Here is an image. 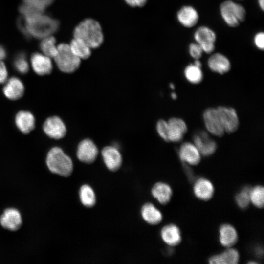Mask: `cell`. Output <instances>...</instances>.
Listing matches in <instances>:
<instances>
[{"label": "cell", "instance_id": "1", "mask_svg": "<svg viewBox=\"0 0 264 264\" xmlns=\"http://www.w3.org/2000/svg\"><path fill=\"white\" fill-rule=\"evenodd\" d=\"M23 22L28 37L43 39L51 36L59 27V22L43 13L24 18Z\"/></svg>", "mask_w": 264, "mask_h": 264}, {"label": "cell", "instance_id": "2", "mask_svg": "<svg viewBox=\"0 0 264 264\" xmlns=\"http://www.w3.org/2000/svg\"><path fill=\"white\" fill-rule=\"evenodd\" d=\"M73 36L82 39L91 49L99 47L104 38L100 23L92 18H87L80 22L74 29Z\"/></svg>", "mask_w": 264, "mask_h": 264}, {"label": "cell", "instance_id": "3", "mask_svg": "<svg viewBox=\"0 0 264 264\" xmlns=\"http://www.w3.org/2000/svg\"><path fill=\"white\" fill-rule=\"evenodd\" d=\"M46 161L50 171L60 176L67 177L73 171L71 159L59 147H55L50 150Z\"/></svg>", "mask_w": 264, "mask_h": 264}, {"label": "cell", "instance_id": "4", "mask_svg": "<svg viewBox=\"0 0 264 264\" xmlns=\"http://www.w3.org/2000/svg\"><path fill=\"white\" fill-rule=\"evenodd\" d=\"M220 12L224 22L229 27H236L246 17V10L241 4L232 0L223 1L220 6Z\"/></svg>", "mask_w": 264, "mask_h": 264}, {"label": "cell", "instance_id": "5", "mask_svg": "<svg viewBox=\"0 0 264 264\" xmlns=\"http://www.w3.org/2000/svg\"><path fill=\"white\" fill-rule=\"evenodd\" d=\"M54 59L58 68L66 73H73L78 69L81 61L72 53L69 44L65 43L57 46V53Z\"/></svg>", "mask_w": 264, "mask_h": 264}, {"label": "cell", "instance_id": "6", "mask_svg": "<svg viewBox=\"0 0 264 264\" xmlns=\"http://www.w3.org/2000/svg\"><path fill=\"white\" fill-rule=\"evenodd\" d=\"M195 42L201 46L203 52L211 54L215 50L217 35L215 31L206 26L198 27L194 32Z\"/></svg>", "mask_w": 264, "mask_h": 264}, {"label": "cell", "instance_id": "7", "mask_svg": "<svg viewBox=\"0 0 264 264\" xmlns=\"http://www.w3.org/2000/svg\"><path fill=\"white\" fill-rule=\"evenodd\" d=\"M203 120L209 132L216 136H222L225 132L217 108H208L204 112Z\"/></svg>", "mask_w": 264, "mask_h": 264}, {"label": "cell", "instance_id": "8", "mask_svg": "<svg viewBox=\"0 0 264 264\" xmlns=\"http://www.w3.org/2000/svg\"><path fill=\"white\" fill-rule=\"evenodd\" d=\"M98 149L96 144L90 139L82 140L77 149V156L78 159L85 163H93L98 155Z\"/></svg>", "mask_w": 264, "mask_h": 264}, {"label": "cell", "instance_id": "9", "mask_svg": "<svg viewBox=\"0 0 264 264\" xmlns=\"http://www.w3.org/2000/svg\"><path fill=\"white\" fill-rule=\"evenodd\" d=\"M225 132H235L238 128L239 119L236 110L232 108L219 106L217 108Z\"/></svg>", "mask_w": 264, "mask_h": 264}, {"label": "cell", "instance_id": "10", "mask_svg": "<svg viewBox=\"0 0 264 264\" xmlns=\"http://www.w3.org/2000/svg\"><path fill=\"white\" fill-rule=\"evenodd\" d=\"M43 130L47 136L55 139L63 138L66 132L64 122L56 116L50 117L45 121L43 125Z\"/></svg>", "mask_w": 264, "mask_h": 264}, {"label": "cell", "instance_id": "11", "mask_svg": "<svg viewBox=\"0 0 264 264\" xmlns=\"http://www.w3.org/2000/svg\"><path fill=\"white\" fill-rule=\"evenodd\" d=\"M101 155L107 168L110 171H116L121 166L122 157L117 148L112 146H107L103 148Z\"/></svg>", "mask_w": 264, "mask_h": 264}, {"label": "cell", "instance_id": "12", "mask_svg": "<svg viewBox=\"0 0 264 264\" xmlns=\"http://www.w3.org/2000/svg\"><path fill=\"white\" fill-rule=\"evenodd\" d=\"M194 144L200 154L204 156L212 154L216 151V142L210 139L208 133L201 131L196 134L193 137Z\"/></svg>", "mask_w": 264, "mask_h": 264}, {"label": "cell", "instance_id": "13", "mask_svg": "<svg viewBox=\"0 0 264 264\" xmlns=\"http://www.w3.org/2000/svg\"><path fill=\"white\" fill-rule=\"evenodd\" d=\"M178 22L185 28H192L198 22L199 16L198 11L191 5L182 6L176 13Z\"/></svg>", "mask_w": 264, "mask_h": 264}, {"label": "cell", "instance_id": "14", "mask_svg": "<svg viewBox=\"0 0 264 264\" xmlns=\"http://www.w3.org/2000/svg\"><path fill=\"white\" fill-rule=\"evenodd\" d=\"M31 64L34 72L39 75L48 74L53 68L50 58L41 53H33L31 57Z\"/></svg>", "mask_w": 264, "mask_h": 264}, {"label": "cell", "instance_id": "15", "mask_svg": "<svg viewBox=\"0 0 264 264\" xmlns=\"http://www.w3.org/2000/svg\"><path fill=\"white\" fill-rule=\"evenodd\" d=\"M0 223L4 228L11 231L17 230L22 224L21 214L16 209H7L0 216Z\"/></svg>", "mask_w": 264, "mask_h": 264}, {"label": "cell", "instance_id": "16", "mask_svg": "<svg viewBox=\"0 0 264 264\" xmlns=\"http://www.w3.org/2000/svg\"><path fill=\"white\" fill-rule=\"evenodd\" d=\"M180 159L190 165H196L200 161L201 154L194 144L190 142L183 143L179 150Z\"/></svg>", "mask_w": 264, "mask_h": 264}, {"label": "cell", "instance_id": "17", "mask_svg": "<svg viewBox=\"0 0 264 264\" xmlns=\"http://www.w3.org/2000/svg\"><path fill=\"white\" fill-rule=\"evenodd\" d=\"M168 141L177 142L180 141L186 132L187 127L185 122L178 118H172L168 121Z\"/></svg>", "mask_w": 264, "mask_h": 264}, {"label": "cell", "instance_id": "18", "mask_svg": "<svg viewBox=\"0 0 264 264\" xmlns=\"http://www.w3.org/2000/svg\"><path fill=\"white\" fill-rule=\"evenodd\" d=\"M207 65L212 71L222 74L229 71L231 63L228 58L220 53L212 54L208 59Z\"/></svg>", "mask_w": 264, "mask_h": 264}, {"label": "cell", "instance_id": "19", "mask_svg": "<svg viewBox=\"0 0 264 264\" xmlns=\"http://www.w3.org/2000/svg\"><path fill=\"white\" fill-rule=\"evenodd\" d=\"M3 92L9 99L15 100L20 98L24 91V87L22 82L19 78L13 77L5 82Z\"/></svg>", "mask_w": 264, "mask_h": 264}, {"label": "cell", "instance_id": "20", "mask_svg": "<svg viewBox=\"0 0 264 264\" xmlns=\"http://www.w3.org/2000/svg\"><path fill=\"white\" fill-rule=\"evenodd\" d=\"M193 190L195 195L203 200L210 199L213 197L214 192L212 183L204 178H199L196 181Z\"/></svg>", "mask_w": 264, "mask_h": 264}, {"label": "cell", "instance_id": "21", "mask_svg": "<svg viewBox=\"0 0 264 264\" xmlns=\"http://www.w3.org/2000/svg\"><path fill=\"white\" fill-rule=\"evenodd\" d=\"M160 235L162 240L170 246L178 245L181 241L180 231L173 224L164 226L161 230Z\"/></svg>", "mask_w": 264, "mask_h": 264}, {"label": "cell", "instance_id": "22", "mask_svg": "<svg viewBox=\"0 0 264 264\" xmlns=\"http://www.w3.org/2000/svg\"><path fill=\"white\" fill-rule=\"evenodd\" d=\"M15 123L19 130L24 134L29 133L35 127L33 115L29 111H21L15 117Z\"/></svg>", "mask_w": 264, "mask_h": 264}, {"label": "cell", "instance_id": "23", "mask_svg": "<svg viewBox=\"0 0 264 264\" xmlns=\"http://www.w3.org/2000/svg\"><path fill=\"white\" fill-rule=\"evenodd\" d=\"M238 240V234L235 228L228 224L220 226L219 229V241L223 246L229 247Z\"/></svg>", "mask_w": 264, "mask_h": 264}, {"label": "cell", "instance_id": "24", "mask_svg": "<svg viewBox=\"0 0 264 264\" xmlns=\"http://www.w3.org/2000/svg\"><path fill=\"white\" fill-rule=\"evenodd\" d=\"M141 214L143 220L152 225L159 223L163 218L161 212L151 203H146L143 205Z\"/></svg>", "mask_w": 264, "mask_h": 264}, {"label": "cell", "instance_id": "25", "mask_svg": "<svg viewBox=\"0 0 264 264\" xmlns=\"http://www.w3.org/2000/svg\"><path fill=\"white\" fill-rule=\"evenodd\" d=\"M151 193L160 203L166 204L171 199L172 190L168 184L164 182H157L152 188Z\"/></svg>", "mask_w": 264, "mask_h": 264}, {"label": "cell", "instance_id": "26", "mask_svg": "<svg viewBox=\"0 0 264 264\" xmlns=\"http://www.w3.org/2000/svg\"><path fill=\"white\" fill-rule=\"evenodd\" d=\"M239 260V254L237 250L228 248L222 253L213 256L209 260L211 264H236Z\"/></svg>", "mask_w": 264, "mask_h": 264}, {"label": "cell", "instance_id": "27", "mask_svg": "<svg viewBox=\"0 0 264 264\" xmlns=\"http://www.w3.org/2000/svg\"><path fill=\"white\" fill-rule=\"evenodd\" d=\"M72 53L81 60L88 59L91 54V48L82 39L75 38L69 44Z\"/></svg>", "mask_w": 264, "mask_h": 264}, {"label": "cell", "instance_id": "28", "mask_svg": "<svg viewBox=\"0 0 264 264\" xmlns=\"http://www.w3.org/2000/svg\"><path fill=\"white\" fill-rule=\"evenodd\" d=\"M79 198L82 204L91 207L96 203V196L93 189L88 185H82L79 190Z\"/></svg>", "mask_w": 264, "mask_h": 264}, {"label": "cell", "instance_id": "29", "mask_svg": "<svg viewBox=\"0 0 264 264\" xmlns=\"http://www.w3.org/2000/svg\"><path fill=\"white\" fill-rule=\"evenodd\" d=\"M42 39L40 44L41 50L44 55L50 58H54L57 53L55 38L51 35Z\"/></svg>", "mask_w": 264, "mask_h": 264}, {"label": "cell", "instance_id": "30", "mask_svg": "<svg viewBox=\"0 0 264 264\" xmlns=\"http://www.w3.org/2000/svg\"><path fill=\"white\" fill-rule=\"evenodd\" d=\"M184 75L186 79L192 84H198L203 78V73L200 67L194 64L188 65L185 68Z\"/></svg>", "mask_w": 264, "mask_h": 264}, {"label": "cell", "instance_id": "31", "mask_svg": "<svg viewBox=\"0 0 264 264\" xmlns=\"http://www.w3.org/2000/svg\"><path fill=\"white\" fill-rule=\"evenodd\" d=\"M250 201L258 208H262L264 202V190L262 186H257L251 189Z\"/></svg>", "mask_w": 264, "mask_h": 264}, {"label": "cell", "instance_id": "32", "mask_svg": "<svg viewBox=\"0 0 264 264\" xmlns=\"http://www.w3.org/2000/svg\"><path fill=\"white\" fill-rule=\"evenodd\" d=\"M250 187H245L236 195V202L240 208L246 209L249 205L250 202Z\"/></svg>", "mask_w": 264, "mask_h": 264}, {"label": "cell", "instance_id": "33", "mask_svg": "<svg viewBox=\"0 0 264 264\" xmlns=\"http://www.w3.org/2000/svg\"><path fill=\"white\" fill-rule=\"evenodd\" d=\"M14 66L17 71L22 74L28 72L29 68V64L25 54L23 53L18 54L14 61Z\"/></svg>", "mask_w": 264, "mask_h": 264}, {"label": "cell", "instance_id": "34", "mask_svg": "<svg viewBox=\"0 0 264 264\" xmlns=\"http://www.w3.org/2000/svg\"><path fill=\"white\" fill-rule=\"evenodd\" d=\"M19 11L24 18L43 13L44 11L35 6L24 3L19 7Z\"/></svg>", "mask_w": 264, "mask_h": 264}, {"label": "cell", "instance_id": "35", "mask_svg": "<svg viewBox=\"0 0 264 264\" xmlns=\"http://www.w3.org/2000/svg\"><path fill=\"white\" fill-rule=\"evenodd\" d=\"M156 130L159 136L165 141H168V124L167 121L161 119L156 124Z\"/></svg>", "mask_w": 264, "mask_h": 264}, {"label": "cell", "instance_id": "36", "mask_svg": "<svg viewBox=\"0 0 264 264\" xmlns=\"http://www.w3.org/2000/svg\"><path fill=\"white\" fill-rule=\"evenodd\" d=\"M188 51L190 55L195 60L199 59L203 53L200 45L196 42L189 44Z\"/></svg>", "mask_w": 264, "mask_h": 264}, {"label": "cell", "instance_id": "37", "mask_svg": "<svg viewBox=\"0 0 264 264\" xmlns=\"http://www.w3.org/2000/svg\"><path fill=\"white\" fill-rule=\"evenodd\" d=\"M54 0H23L24 3L29 4L44 10Z\"/></svg>", "mask_w": 264, "mask_h": 264}, {"label": "cell", "instance_id": "38", "mask_svg": "<svg viewBox=\"0 0 264 264\" xmlns=\"http://www.w3.org/2000/svg\"><path fill=\"white\" fill-rule=\"evenodd\" d=\"M253 43L256 47L260 50L264 49V33L262 31L255 34L253 38Z\"/></svg>", "mask_w": 264, "mask_h": 264}, {"label": "cell", "instance_id": "39", "mask_svg": "<svg viewBox=\"0 0 264 264\" xmlns=\"http://www.w3.org/2000/svg\"><path fill=\"white\" fill-rule=\"evenodd\" d=\"M8 77V72L4 63L0 61V83H5Z\"/></svg>", "mask_w": 264, "mask_h": 264}, {"label": "cell", "instance_id": "40", "mask_svg": "<svg viewBox=\"0 0 264 264\" xmlns=\"http://www.w3.org/2000/svg\"><path fill=\"white\" fill-rule=\"evenodd\" d=\"M6 57V51L3 46L0 45V61L4 59Z\"/></svg>", "mask_w": 264, "mask_h": 264}, {"label": "cell", "instance_id": "41", "mask_svg": "<svg viewBox=\"0 0 264 264\" xmlns=\"http://www.w3.org/2000/svg\"><path fill=\"white\" fill-rule=\"evenodd\" d=\"M136 7H143L147 3V0H134Z\"/></svg>", "mask_w": 264, "mask_h": 264}, {"label": "cell", "instance_id": "42", "mask_svg": "<svg viewBox=\"0 0 264 264\" xmlns=\"http://www.w3.org/2000/svg\"><path fill=\"white\" fill-rule=\"evenodd\" d=\"M125 2L130 6L135 7L136 5L134 0H124Z\"/></svg>", "mask_w": 264, "mask_h": 264}, {"label": "cell", "instance_id": "43", "mask_svg": "<svg viewBox=\"0 0 264 264\" xmlns=\"http://www.w3.org/2000/svg\"><path fill=\"white\" fill-rule=\"evenodd\" d=\"M258 4L261 9V10L264 11V0H258Z\"/></svg>", "mask_w": 264, "mask_h": 264}, {"label": "cell", "instance_id": "44", "mask_svg": "<svg viewBox=\"0 0 264 264\" xmlns=\"http://www.w3.org/2000/svg\"><path fill=\"white\" fill-rule=\"evenodd\" d=\"M195 66H198L199 67H201V66H202V63L201 62L199 61V59H196V60H195V61L193 63Z\"/></svg>", "mask_w": 264, "mask_h": 264}, {"label": "cell", "instance_id": "45", "mask_svg": "<svg viewBox=\"0 0 264 264\" xmlns=\"http://www.w3.org/2000/svg\"><path fill=\"white\" fill-rule=\"evenodd\" d=\"M171 97L173 99H175L176 98V95L175 93H172L171 94Z\"/></svg>", "mask_w": 264, "mask_h": 264}, {"label": "cell", "instance_id": "46", "mask_svg": "<svg viewBox=\"0 0 264 264\" xmlns=\"http://www.w3.org/2000/svg\"><path fill=\"white\" fill-rule=\"evenodd\" d=\"M170 88H172V89L175 88V86H174V85L173 84H171L170 85Z\"/></svg>", "mask_w": 264, "mask_h": 264}, {"label": "cell", "instance_id": "47", "mask_svg": "<svg viewBox=\"0 0 264 264\" xmlns=\"http://www.w3.org/2000/svg\"></svg>", "mask_w": 264, "mask_h": 264}]
</instances>
